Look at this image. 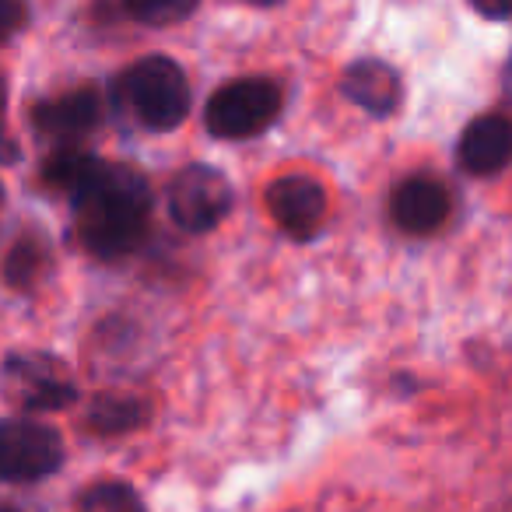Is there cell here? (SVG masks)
Masks as SVG:
<instances>
[{"instance_id":"cell-17","label":"cell","mask_w":512,"mask_h":512,"mask_svg":"<svg viewBox=\"0 0 512 512\" xmlns=\"http://www.w3.org/2000/svg\"><path fill=\"white\" fill-rule=\"evenodd\" d=\"M25 22V4L22 0H0V43L11 39Z\"/></svg>"},{"instance_id":"cell-13","label":"cell","mask_w":512,"mask_h":512,"mask_svg":"<svg viewBox=\"0 0 512 512\" xmlns=\"http://www.w3.org/2000/svg\"><path fill=\"white\" fill-rule=\"evenodd\" d=\"M50 256H46V242L39 235H25L11 246V253L4 256V281L18 292H32L43 281Z\"/></svg>"},{"instance_id":"cell-12","label":"cell","mask_w":512,"mask_h":512,"mask_svg":"<svg viewBox=\"0 0 512 512\" xmlns=\"http://www.w3.org/2000/svg\"><path fill=\"white\" fill-rule=\"evenodd\" d=\"M144 418H148V404L137 397H120V393H102L88 407V425L102 435L130 432V428L144 425Z\"/></svg>"},{"instance_id":"cell-5","label":"cell","mask_w":512,"mask_h":512,"mask_svg":"<svg viewBox=\"0 0 512 512\" xmlns=\"http://www.w3.org/2000/svg\"><path fill=\"white\" fill-rule=\"evenodd\" d=\"M232 211V186L211 165H186L169 186V214L186 232H211Z\"/></svg>"},{"instance_id":"cell-20","label":"cell","mask_w":512,"mask_h":512,"mask_svg":"<svg viewBox=\"0 0 512 512\" xmlns=\"http://www.w3.org/2000/svg\"><path fill=\"white\" fill-rule=\"evenodd\" d=\"M505 95H509V102H512V57H509V64H505Z\"/></svg>"},{"instance_id":"cell-11","label":"cell","mask_w":512,"mask_h":512,"mask_svg":"<svg viewBox=\"0 0 512 512\" xmlns=\"http://www.w3.org/2000/svg\"><path fill=\"white\" fill-rule=\"evenodd\" d=\"M449 214V193L435 179H407L393 193V221L411 235H428L446 221Z\"/></svg>"},{"instance_id":"cell-21","label":"cell","mask_w":512,"mask_h":512,"mask_svg":"<svg viewBox=\"0 0 512 512\" xmlns=\"http://www.w3.org/2000/svg\"><path fill=\"white\" fill-rule=\"evenodd\" d=\"M249 4H278V0H249Z\"/></svg>"},{"instance_id":"cell-16","label":"cell","mask_w":512,"mask_h":512,"mask_svg":"<svg viewBox=\"0 0 512 512\" xmlns=\"http://www.w3.org/2000/svg\"><path fill=\"white\" fill-rule=\"evenodd\" d=\"M130 11V18H137L141 25H176L183 18H190L197 11L200 0H123Z\"/></svg>"},{"instance_id":"cell-22","label":"cell","mask_w":512,"mask_h":512,"mask_svg":"<svg viewBox=\"0 0 512 512\" xmlns=\"http://www.w3.org/2000/svg\"><path fill=\"white\" fill-rule=\"evenodd\" d=\"M0 512H18V509H0Z\"/></svg>"},{"instance_id":"cell-4","label":"cell","mask_w":512,"mask_h":512,"mask_svg":"<svg viewBox=\"0 0 512 512\" xmlns=\"http://www.w3.org/2000/svg\"><path fill=\"white\" fill-rule=\"evenodd\" d=\"M0 393L22 411H64L78 400V386L64 369V362L53 355H39V351L11 355L4 362Z\"/></svg>"},{"instance_id":"cell-3","label":"cell","mask_w":512,"mask_h":512,"mask_svg":"<svg viewBox=\"0 0 512 512\" xmlns=\"http://www.w3.org/2000/svg\"><path fill=\"white\" fill-rule=\"evenodd\" d=\"M281 116V88L267 78H239L211 95L207 102V130L225 141L264 134Z\"/></svg>"},{"instance_id":"cell-9","label":"cell","mask_w":512,"mask_h":512,"mask_svg":"<svg viewBox=\"0 0 512 512\" xmlns=\"http://www.w3.org/2000/svg\"><path fill=\"white\" fill-rule=\"evenodd\" d=\"M512 162V120L491 113L474 120L460 137V165L474 176L502 172Z\"/></svg>"},{"instance_id":"cell-6","label":"cell","mask_w":512,"mask_h":512,"mask_svg":"<svg viewBox=\"0 0 512 512\" xmlns=\"http://www.w3.org/2000/svg\"><path fill=\"white\" fill-rule=\"evenodd\" d=\"M64 442L50 425L29 418L0 421V477L4 481H39L60 470Z\"/></svg>"},{"instance_id":"cell-19","label":"cell","mask_w":512,"mask_h":512,"mask_svg":"<svg viewBox=\"0 0 512 512\" xmlns=\"http://www.w3.org/2000/svg\"><path fill=\"white\" fill-rule=\"evenodd\" d=\"M11 158H15V144L4 130V81H0V162H11Z\"/></svg>"},{"instance_id":"cell-18","label":"cell","mask_w":512,"mask_h":512,"mask_svg":"<svg viewBox=\"0 0 512 512\" xmlns=\"http://www.w3.org/2000/svg\"><path fill=\"white\" fill-rule=\"evenodd\" d=\"M484 18H512V0H470Z\"/></svg>"},{"instance_id":"cell-2","label":"cell","mask_w":512,"mask_h":512,"mask_svg":"<svg viewBox=\"0 0 512 512\" xmlns=\"http://www.w3.org/2000/svg\"><path fill=\"white\" fill-rule=\"evenodd\" d=\"M123 102L148 130H176L190 113V85L169 57H148L123 74Z\"/></svg>"},{"instance_id":"cell-14","label":"cell","mask_w":512,"mask_h":512,"mask_svg":"<svg viewBox=\"0 0 512 512\" xmlns=\"http://www.w3.org/2000/svg\"><path fill=\"white\" fill-rule=\"evenodd\" d=\"M106 169V162H99L95 155H81V151H60L46 162L43 176L50 186L71 193V197H81L88 186L99 179V172Z\"/></svg>"},{"instance_id":"cell-10","label":"cell","mask_w":512,"mask_h":512,"mask_svg":"<svg viewBox=\"0 0 512 512\" xmlns=\"http://www.w3.org/2000/svg\"><path fill=\"white\" fill-rule=\"evenodd\" d=\"M341 88L358 109L372 116H390L393 109L404 99V88H400V74L393 71L383 60H358L344 71Z\"/></svg>"},{"instance_id":"cell-15","label":"cell","mask_w":512,"mask_h":512,"mask_svg":"<svg viewBox=\"0 0 512 512\" xmlns=\"http://www.w3.org/2000/svg\"><path fill=\"white\" fill-rule=\"evenodd\" d=\"M78 512H148L130 484L123 481H102L81 495Z\"/></svg>"},{"instance_id":"cell-7","label":"cell","mask_w":512,"mask_h":512,"mask_svg":"<svg viewBox=\"0 0 512 512\" xmlns=\"http://www.w3.org/2000/svg\"><path fill=\"white\" fill-rule=\"evenodd\" d=\"M267 207L292 239H313L323 225V214H327V193L309 176H285L271 183Z\"/></svg>"},{"instance_id":"cell-1","label":"cell","mask_w":512,"mask_h":512,"mask_svg":"<svg viewBox=\"0 0 512 512\" xmlns=\"http://www.w3.org/2000/svg\"><path fill=\"white\" fill-rule=\"evenodd\" d=\"M78 207V232L81 242L95 256H123L141 242L148 228L151 193L144 176H137L127 165H106L92 186L81 197H74Z\"/></svg>"},{"instance_id":"cell-8","label":"cell","mask_w":512,"mask_h":512,"mask_svg":"<svg viewBox=\"0 0 512 512\" xmlns=\"http://www.w3.org/2000/svg\"><path fill=\"white\" fill-rule=\"evenodd\" d=\"M102 120V99L95 88H78L67 92L53 102H39L32 123L39 134L57 137V141H71V137H85L99 127Z\"/></svg>"}]
</instances>
